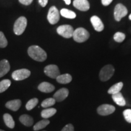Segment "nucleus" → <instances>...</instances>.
<instances>
[{
    "instance_id": "f257e3e1",
    "label": "nucleus",
    "mask_w": 131,
    "mask_h": 131,
    "mask_svg": "<svg viewBox=\"0 0 131 131\" xmlns=\"http://www.w3.org/2000/svg\"><path fill=\"white\" fill-rule=\"evenodd\" d=\"M29 57L33 60L39 62L45 61L47 58V53L38 46H32L27 50Z\"/></svg>"
},
{
    "instance_id": "f03ea898",
    "label": "nucleus",
    "mask_w": 131,
    "mask_h": 131,
    "mask_svg": "<svg viewBox=\"0 0 131 131\" xmlns=\"http://www.w3.org/2000/svg\"><path fill=\"white\" fill-rule=\"evenodd\" d=\"M90 34L88 30L83 27H79L74 30L73 38L77 42H83L89 39Z\"/></svg>"
},
{
    "instance_id": "7ed1b4c3",
    "label": "nucleus",
    "mask_w": 131,
    "mask_h": 131,
    "mask_svg": "<svg viewBox=\"0 0 131 131\" xmlns=\"http://www.w3.org/2000/svg\"><path fill=\"white\" fill-rule=\"evenodd\" d=\"M27 21L26 17L21 16L16 19L14 26V32L16 35H21L23 34L27 27Z\"/></svg>"
},
{
    "instance_id": "20e7f679",
    "label": "nucleus",
    "mask_w": 131,
    "mask_h": 131,
    "mask_svg": "<svg viewBox=\"0 0 131 131\" xmlns=\"http://www.w3.org/2000/svg\"><path fill=\"white\" fill-rule=\"evenodd\" d=\"M114 68L111 64L106 65L101 69L100 72L99 77L101 81H106L109 80L114 75Z\"/></svg>"
},
{
    "instance_id": "39448f33",
    "label": "nucleus",
    "mask_w": 131,
    "mask_h": 131,
    "mask_svg": "<svg viewBox=\"0 0 131 131\" xmlns=\"http://www.w3.org/2000/svg\"><path fill=\"white\" fill-rule=\"evenodd\" d=\"M57 32L60 35L63 37L65 38H70L72 37L73 32V27L70 25H61L57 28Z\"/></svg>"
},
{
    "instance_id": "423d86ee",
    "label": "nucleus",
    "mask_w": 131,
    "mask_h": 131,
    "mask_svg": "<svg viewBox=\"0 0 131 131\" xmlns=\"http://www.w3.org/2000/svg\"><path fill=\"white\" fill-rule=\"evenodd\" d=\"M47 20L50 24H55L60 20V13L55 6H52L49 9L47 14Z\"/></svg>"
},
{
    "instance_id": "0eeeda50",
    "label": "nucleus",
    "mask_w": 131,
    "mask_h": 131,
    "mask_svg": "<svg viewBox=\"0 0 131 131\" xmlns=\"http://www.w3.org/2000/svg\"><path fill=\"white\" fill-rule=\"evenodd\" d=\"M30 73V70L27 69H21L14 71L12 74V77L15 81H21L28 78Z\"/></svg>"
},
{
    "instance_id": "6e6552de",
    "label": "nucleus",
    "mask_w": 131,
    "mask_h": 131,
    "mask_svg": "<svg viewBox=\"0 0 131 131\" xmlns=\"http://www.w3.org/2000/svg\"><path fill=\"white\" fill-rule=\"evenodd\" d=\"M127 14V8L122 4L116 5L114 9V18L117 21H119Z\"/></svg>"
},
{
    "instance_id": "1a4fd4ad",
    "label": "nucleus",
    "mask_w": 131,
    "mask_h": 131,
    "mask_svg": "<svg viewBox=\"0 0 131 131\" xmlns=\"http://www.w3.org/2000/svg\"><path fill=\"white\" fill-rule=\"evenodd\" d=\"M45 74L51 78H57L60 75L58 67L56 65L50 64L45 67L44 70Z\"/></svg>"
},
{
    "instance_id": "9d476101",
    "label": "nucleus",
    "mask_w": 131,
    "mask_h": 131,
    "mask_svg": "<svg viewBox=\"0 0 131 131\" xmlns=\"http://www.w3.org/2000/svg\"><path fill=\"white\" fill-rule=\"evenodd\" d=\"M115 111V107L110 104H102L97 109L98 114L102 116L109 115Z\"/></svg>"
},
{
    "instance_id": "9b49d317",
    "label": "nucleus",
    "mask_w": 131,
    "mask_h": 131,
    "mask_svg": "<svg viewBox=\"0 0 131 131\" xmlns=\"http://www.w3.org/2000/svg\"><path fill=\"white\" fill-rule=\"evenodd\" d=\"M73 6L81 11H88L90 9V4L88 0H74Z\"/></svg>"
},
{
    "instance_id": "f8f14e48",
    "label": "nucleus",
    "mask_w": 131,
    "mask_h": 131,
    "mask_svg": "<svg viewBox=\"0 0 131 131\" xmlns=\"http://www.w3.org/2000/svg\"><path fill=\"white\" fill-rule=\"evenodd\" d=\"M69 95V90L66 88H61L55 92L53 95V98L58 102L64 100Z\"/></svg>"
},
{
    "instance_id": "ddd939ff",
    "label": "nucleus",
    "mask_w": 131,
    "mask_h": 131,
    "mask_svg": "<svg viewBox=\"0 0 131 131\" xmlns=\"http://www.w3.org/2000/svg\"><path fill=\"white\" fill-rule=\"evenodd\" d=\"M91 22L95 30L97 32H101L104 29V24L101 19L97 16H93L91 18Z\"/></svg>"
},
{
    "instance_id": "4468645a",
    "label": "nucleus",
    "mask_w": 131,
    "mask_h": 131,
    "mask_svg": "<svg viewBox=\"0 0 131 131\" xmlns=\"http://www.w3.org/2000/svg\"><path fill=\"white\" fill-rule=\"evenodd\" d=\"M38 89L42 92L50 93L55 90V86L48 82H42L39 84Z\"/></svg>"
},
{
    "instance_id": "2eb2a0df",
    "label": "nucleus",
    "mask_w": 131,
    "mask_h": 131,
    "mask_svg": "<svg viewBox=\"0 0 131 131\" xmlns=\"http://www.w3.org/2000/svg\"><path fill=\"white\" fill-rule=\"evenodd\" d=\"M21 106V101L20 100H14L6 103V107L7 109L13 111H17Z\"/></svg>"
},
{
    "instance_id": "dca6fc26",
    "label": "nucleus",
    "mask_w": 131,
    "mask_h": 131,
    "mask_svg": "<svg viewBox=\"0 0 131 131\" xmlns=\"http://www.w3.org/2000/svg\"><path fill=\"white\" fill-rule=\"evenodd\" d=\"M10 70V64L7 60H3L0 61V78L7 74Z\"/></svg>"
},
{
    "instance_id": "f3484780",
    "label": "nucleus",
    "mask_w": 131,
    "mask_h": 131,
    "mask_svg": "<svg viewBox=\"0 0 131 131\" xmlns=\"http://www.w3.org/2000/svg\"><path fill=\"white\" fill-rule=\"evenodd\" d=\"M112 98L113 100L116 104L119 106H124L126 105V101L123 96L121 92L117 93L112 95Z\"/></svg>"
},
{
    "instance_id": "a211bd4d",
    "label": "nucleus",
    "mask_w": 131,
    "mask_h": 131,
    "mask_svg": "<svg viewBox=\"0 0 131 131\" xmlns=\"http://www.w3.org/2000/svg\"><path fill=\"white\" fill-rule=\"evenodd\" d=\"M19 119L21 123L24 124L26 126H31L33 124V123H34V119H33V118L27 114H24L21 115Z\"/></svg>"
},
{
    "instance_id": "6ab92c4d",
    "label": "nucleus",
    "mask_w": 131,
    "mask_h": 131,
    "mask_svg": "<svg viewBox=\"0 0 131 131\" xmlns=\"http://www.w3.org/2000/svg\"><path fill=\"white\" fill-rule=\"evenodd\" d=\"M56 80L57 82L60 84H68L70 82H71L72 77L69 73H66V74L60 75L58 77H57Z\"/></svg>"
},
{
    "instance_id": "aec40b11",
    "label": "nucleus",
    "mask_w": 131,
    "mask_h": 131,
    "mask_svg": "<svg viewBox=\"0 0 131 131\" xmlns=\"http://www.w3.org/2000/svg\"><path fill=\"white\" fill-rule=\"evenodd\" d=\"M123 83L122 82H119V83H117V84H115L112 87H111L109 88V89L108 90V94L113 95L117 94V93L120 92L121 90L123 88Z\"/></svg>"
},
{
    "instance_id": "412c9836",
    "label": "nucleus",
    "mask_w": 131,
    "mask_h": 131,
    "mask_svg": "<svg viewBox=\"0 0 131 131\" xmlns=\"http://www.w3.org/2000/svg\"><path fill=\"white\" fill-rule=\"evenodd\" d=\"M57 112V110L55 108H48L44 109L41 113V117L45 119H48L49 118L52 117Z\"/></svg>"
},
{
    "instance_id": "4be33fe9",
    "label": "nucleus",
    "mask_w": 131,
    "mask_h": 131,
    "mask_svg": "<svg viewBox=\"0 0 131 131\" xmlns=\"http://www.w3.org/2000/svg\"><path fill=\"white\" fill-rule=\"evenodd\" d=\"M3 119H4L5 124H6V125L8 127H9L10 129L14 128L15 122L10 115L9 114H5L3 115Z\"/></svg>"
},
{
    "instance_id": "5701e85b",
    "label": "nucleus",
    "mask_w": 131,
    "mask_h": 131,
    "mask_svg": "<svg viewBox=\"0 0 131 131\" xmlns=\"http://www.w3.org/2000/svg\"><path fill=\"white\" fill-rule=\"evenodd\" d=\"M60 14L62 16L68 19H74L77 16L74 12L67 9H62L60 10Z\"/></svg>"
},
{
    "instance_id": "b1692460",
    "label": "nucleus",
    "mask_w": 131,
    "mask_h": 131,
    "mask_svg": "<svg viewBox=\"0 0 131 131\" xmlns=\"http://www.w3.org/2000/svg\"><path fill=\"white\" fill-rule=\"evenodd\" d=\"M49 123H50V122L47 119H42V120L38 122L37 124H35V125L34 126V130L35 131L41 130V129L46 127Z\"/></svg>"
},
{
    "instance_id": "393cba45",
    "label": "nucleus",
    "mask_w": 131,
    "mask_h": 131,
    "mask_svg": "<svg viewBox=\"0 0 131 131\" xmlns=\"http://www.w3.org/2000/svg\"><path fill=\"white\" fill-rule=\"evenodd\" d=\"M11 84V81L9 80H3L0 82V93L4 92L8 88H9Z\"/></svg>"
},
{
    "instance_id": "a878e982",
    "label": "nucleus",
    "mask_w": 131,
    "mask_h": 131,
    "mask_svg": "<svg viewBox=\"0 0 131 131\" xmlns=\"http://www.w3.org/2000/svg\"><path fill=\"white\" fill-rule=\"evenodd\" d=\"M38 103V99L37 98H32L29 100L28 102L27 103L26 105V107L27 109V110L30 111L32 109H34L36 106L37 105V104Z\"/></svg>"
},
{
    "instance_id": "bb28decb",
    "label": "nucleus",
    "mask_w": 131,
    "mask_h": 131,
    "mask_svg": "<svg viewBox=\"0 0 131 131\" xmlns=\"http://www.w3.org/2000/svg\"><path fill=\"white\" fill-rule=\"evenodd\" d=\"M55 100L53 98H47L42 101L41 103V106L44 108H47L48 107H50V106L54 105L55 104Z\"/></svg>"
},
{
    "instance_id": "cd10ccee",
    "label": "nucleus",
    "mask_w": 131,
    "mask_h": 131,
    "mask_svg": "<svg viewBox=\"0 0 131 131\" xmlns=\"http://www.w3.org/2000/svg\"><path fill=\"white\" fill-rule=\"evenodd\" d=\"M126 38V35L122 32H116L114 34V39L116 42H122Z\"/></svg>"
},
{
    "instance_id": "c85d7f7f",
    "label": "nucleus",
    "mask_w": 131,
    "mask_h": 131,
    "mask_svg": "<svg viewBox=\"0 0 131 131\" xmlns=\"http://www.w3.org/2000/svg\"><path fill=\"white\" fill-rule=\"evenodd\" d=\"M7 40L5 37L4 34L2 32H0V47L4 48L7 46Z\"/></svg>"
},
{
    "instance_id": "c756f323",
    "label": "nucleus",
    "mask_w": 131,
    "mask_h": 131,
    "mask_svg": "<svg viewBox=\"0 0 131 131\" xmlns=\"http://www.w3.org/2000/svg\"><path fill=\"white\" fill-rule=\"evenodd\" d=\"M124 118L127 122L131 123V109H126L123 112Z\"/></svg>"
},
{
    "instance_id": "7c9ffc66",
    "label": "nucleus",
    "mask_w": 131,
    "mask_h": 131,
    "mask_svg": "<svg viewBox=\"0 0 131 131\" xmlns=\"http://www.w3.org/2000/svg\"><path fill=\"white\" fill-rule=\"evenodd\" d=\"M61 131H74V127L72 124H68L66 125Z\"/></svg>"
},
{
    "instance_id": "2f4dec72",
    "label": "nucleus",
    "mask_w": 131,
    "mask_h": 131,
    "mask_svg": "<svg viewBox=\"0 0 131 131\" xmlns=\"http://www.w3.org/2000/svg\"><path fill=\"white\" fill-rule=\"evenodd\" d=\"M18 1L21 4L26 5V6H29L32 3L33 0H18Z\"/></svg>"
},
{
    "instance_id": "473e14b6",
    "label": "nucleus",
    "mask_w": 131,
    "mask_h": 131,
    "mask_svg": "<svg viewBox=\"0 0 131 131\" xmlns=\"http://www.w3.org/2000/svg\"><path fill=\"white\" fill-rule=\"evenodd\" d=\"M39 4L41 5V6L42 7H45L46 6L48 3V0H38Z\"/></svg>"
},
{
    "instance_id": "72a5a7b5",
    "label": "nucleus",
    "mask_w": 131,
    "mask_h": 131,
    "mask_svg": "<svg viewBox=\"0 0 131 131\" xmlns=\"http://www.w3.org/2000/svg\"><path fill=\"white\" fill-rule=\"evenodd\" d=\"M112 1L113 0H101V3H102L103 5L107 6L111 4L112 2Z\"/></svg>"
},
{
    "instance_id": "f704fd0d",
    "label": "nucleus",
    "mask_w": 131,
    "mask_h": 131,
    "mask_svg": "<svg viewBox=\"0 0 131 131\" xmlns=\"http://www.w3.org/2000/svg\"><path fill=\"white\" fill-rule=\"evenodd\" d=\"M64 2L67 5H69L71 3V0H64Z\"/></svg>"
},
{
    "instance_id": "c9c22d12",
    "label": "nucleus",
    "mask_w": 131,
    "mask_h": 131,
    "mask_svg": "<svg viewBox=\"0 0 131 131\" xmlns=\"http://www.w3.org/2000/svg\"><path fill=\"white\" fill-rule=\"evenodd\" d=\"M129 19H130V20H131V14H130V15L129 16Z\"/></svg>"
},
{
    "instance_id": "e433bc0d",
    "label": "nucleus",
    "mask_w": 131,
    "mask_h": 131,
    "mask_svg": "<svg viewBox=\"0 0 131 131\" xmlns=\"http://www.w3.org/2000/svg\"><path fill=\"white\" fill-rule=\"evenodd\" d=\"M0 131H4V130H1V129H0Z\"/></svg>"
}]
</instances>
